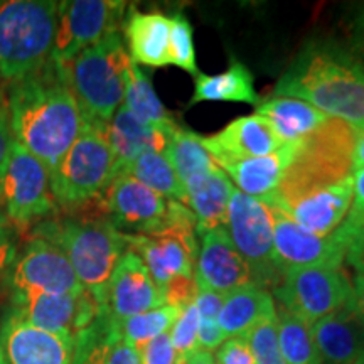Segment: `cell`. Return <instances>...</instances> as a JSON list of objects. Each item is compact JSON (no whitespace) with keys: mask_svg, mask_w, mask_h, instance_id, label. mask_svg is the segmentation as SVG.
<instances>
[{"mask_svg":"<svg viewBox=\"0 0 364 364\" xmlns=\"http://www.w3.org/2000/svg\"><path fill=\"white\" fill-rule=\"evenodd\" d=\"M6 107L14 140L39 159L49 174L86 129L61 66L53 59L41 70L7 83Z\"/></svg>","mask_w":364,"mask_h":364,"instance_id":"obj_1","label":"cell"},{"mask_svg":"<svg viewBox=\"0 0 364 364\" xmlns=\"http://www.w3.org/2000/svg\"><path fill=\"white\" fill-rule=\"evenodd\" d=\"M273 95L302 100L329 118L364 125V70L346 46L334 41L304 46Z\"/></svg>","mask_w":364,"mask_h":364,"instance_id":"obj_2","label":"cell"},{"mask_svg":"<svg viewBox=\"0 0 364 364\" xmlns=\"http://www.w3.org/2000/svg\"><path fill=\"white\" fill-rule=\"evenodd\" d=\"M33 236L49 241L66 255L81 287L105 311L108 282L118 262L129 252V243L127 235L103 213L100 198L70 209L66 215L38 223Z\"/></svg>","mask_w":364,"mask_h":364,"instance_id":"obj_3","label":"cell"},{"mask_svg":"<svg viewBox=\"0 0 364 364\" xmlns=\"http://www.w3.org/2000/svg\"><path fill=\"white\" fill-rule=\"evenodd\" d=\"M358 127L327 118L316 132L300 140L279 189L263 203L285 209L289 204L353 177V154Z\"/></svg>","mask_w":364,"mask_h":364,"instance_id":"obj_4","label":"cell"},{"mask_svg":"<svg viewBox=\"0 0 364 364\" xmlns=\"http://www.w3.org/2000/svg\"><path fill=\"white\" fill-rule=\"evenodd\" d=\"M130 63L120 33L107 36L65 65L58 63L86 125H107L124 105Z\"/></svg>","mask_w":364,"mask_h":364,"instance_id":"obj_5","label":"cell"},{"mask_svg":"<svg viewBox=\"0 0 364 364\" xmlns=\"http://www.w3.org/2000/svg\"><path fill=\"white\" fill-rule=\"evenodd\" d=\"M59 2H0V80L12 83L51 61Z\"/></svg>","mask_w":364,"mask_h":364,"instance_id":"obj_6","label":"cell"},{"mask_svg":"<svg viewBox=\"0 0 364 364\" xmlns=\"http://www.w3.org/2000/svg\"><path fill=\"white\" fill-rule=\"evenodd\" d=\"M115 177L117 161L105 125H86L53 171V196L59 209L70 211L97 201Z\"/></svg>","mask_w":364,"mask_h":364,"instance_id":"obj_7","label":"cell"},{"mask_svg":"<svg viewBox=\"0 0 364 364\" xmlns=\"http://www.w3.org/2000/svg\"><path fill=\"white\" fill-rule=\"evenodd\" d=\"M129 252L147 267L159 289L177 277H194L198 262V225L186 204L169 201L166 223L147 235H127Z\"/></svg>","mask_w":364,"mask_h":364,"instance_id":"obj_8","label":"cell"},{"mask_svg":"<svg viewBox=\"0 0 364 364\" xmlns=\"http://www.w3.org/2000/svg\"><path fill=\"white\" fill-rule=\"evenodd\" d=\"M226 230L248 265L253 284L273 292L285 273L275 258L273 221L267 204L235 189L228 208Z\"/></svg>","mask_w":364,"mask_h":364,"instance_id":"obj_9","label":"cell"},{"mask_svg":"<svg viewBox=\"0 0 364 364\" xmlns=\"http://www.w3.org/2000/svg\"><path fill=\"white\" fill-rule=\"evenodd\" d=\"M0 206L16 228L38 225L59 211L48 167L14 136L6 171L0 179Z\"/></svg>","mask_w":364,"mask_h":364,"instance_id":"obj_10","label":"cell"},{"mask_svg":"<svg viewBox=\"0 0 364 364\" xmlns=\"http://www.w3.org/2000/svg\"><path fill=\"white\" fill-rule=\"evenodd\" d=\"M353 282L343 268L306 267L287 270L282 284L273 290L280 307L294 314L307 326L348 306Z\"/></svg>","mask_w":364,"mask_h":364,"instance_id":"obj_11","label":"cell"},{"mask_svg":"<svg viewBox=\"0 0 364 364\" xmlns=\"http://www.w3.org/2000/svg\"><path fill=\"white\" fill-rule=\"evenodd\" d=\"M125 2L118 0H65L59 2L53 61L65 65L81 51L113 33L125 21Z\"/></svg>","mask_w":364,"mask_h":364,"instance_id":"obj_12","label":"cell"},{"mask_svg":"<svg viewBox=\"0 0 364 364\" xmlns=\"http://www.w3.org/2000/svg\"><path fill=\"white\" fill-rule=\"evenodd\" d=\"M12 316L53 334L75 339L105 312L90 292L11 294Z\"/></svg>","mask_w":364,"mask_h":364,"instance_id":"obj_13","label":"cell"},{"mask_svg":"<svg viewBox=\"0 0 364 364\" xmlns=\"http://www.w3.org/2000/svg\"><path fill=\"white\" fill-rule=\"evenodd\" d=\"M6 285L11 294H80L85 290L66 255L38 236L17 253Z\"/></svg>","mask_w":364,"mask_h":364,"instance_id":"obj_14","label":"cell"},{"mask_svg":"<svg viewBox=\"0 0 364 364\" xmlns=\"http://www.w3.org/2000/svg\"><path fill=\"white\" fill-rule=\"evenodd\" d=\"M273 221V248L282 272L306 267L343 268L348 243L338 231L317 236L297 225L284 209L265 203Z\"/></svg>","mask_w":364,"mask_h":364,"instance_id":"obj_15","label":"cell"},{"mask_svg":"<svg viewBox=\"0 0 364 364\" xmlns=\"http://www.w3.org/2000/svg\"><path fill=\"white\" fill-rule=\"evenodd\" d=\"M100 206L122 233L147 235L166 223L169 199L129 174H120L100 196Z\"/></svg>","mask_w":364,"mask_h":364,"instance_id":"obj_16","label":"cell"},{"mask_svg":"<svg viewBox=\"0 0 364 364\" xmlns=\"http://www.w3.org/2000/svg\"><path fill=\"white\" fill-rule=\"evenodd\" d=\"M199 236L201 247L194 270L198 290L226 295L240 287L253 284L250 268L231 241L226 226L213 228Z\"/></svg>","mask_w":364,"mask_h":364,"instance_id":"obj_17","label":"cell"},{"mask_svg":"<svg viewBox=\"0 0 364 364\" xmlns=\"http://www.w3.org/2000/svg\"><path fill=\"white\" fill-rule=\"evenodd\" d=\"M166 306L161 289L134 252H127L113 270L107 287L105 312L120 322L152 309Z\"/></svg>","mask_w":364,"mask_h":364,"instance_id":"obj_18","label":"cell"},{"mask_svg":"<svg viewBox=\"0 0 364 364\" xmlns=\"http://www.w3.org/2000/svg\"><path fill=\"white\" fill-rule=\"evenodd\" d=\"M75 339L38 329L9 314L0 329L6 364H71Z\"/></svg>","mask_w":364,"mask_h":364,"instance_id":"obj_19","label":"cell"},{"mask_svg":"<svg viewBox=\"0 0 364 364\" xmlns=\"http://www.w3.org/2000/svg\"><path fill=\"white\" fill-rule=\"evenodd\" d=\"M203 145L223 169L245 159L277 152L284 144L272 129L270 122L253 113L236 118L215 135L203 136Z\"/></svg>","mask_w":364,"mask_h":364,"instance_id":"obj_20","label":"cell"},{"mask_svg":"<svg viewBox=\"0 0 364 364\" xmlns=\"http://www.w3.org/2000/svg\"><path fill=\"white\" fill-rule=\"evenodd\" d=\"M322 364H364V321L349 300L311 327Z\"/></svg>","mask_w":364,"mask_h":364,"instance_id":"obj_21","label":"cell"},{"mask_svg":"<svg viewBox=\"0 0 364 364\" xmlns=\"http://www.w3.org/2000/svg\"><path fill=\"white\" fill-rule=\"evenodd\" d=\"M177 129L166 130L145 124L122 105L112 120L105 125V135L117 161V176H120L144 154L166 152Z\"/></svg>","mask_w":364,"mask_h":364,"instance_id":"obj_22","label":"cell"},{"mask_svg":"<svg viewBox=\"0 0 364 364\" xmlns=\"http://www.w3.org/2000/svg\"><path fill=\"white\" fill-rule=\"evenodd\" d=\"M353 203V177L314 191L289 204L284 211L292 220L317 236H329L348 216Z\"/></svg>","mask_w":364,"mask_h":364,"instance_id":"obj_23","label":"cell"},{"mask_svg":"<svg viewBox=\"0 0 364 364\" xmlns=\"http://www.w3.org/2000/svg\"><path fill=\"white\" fill-rule=\"evenodd\" d=\"M124 33L130 49L129 56L135 65L149 68L171 65V17L166 14L159 11L139 12L130 9L124 21Z\"/></svg>","mask_w":364,"mask_h":364,"instance_id":"obj_24","label":"cell"},{"mask_svg":"<svg viewBox=\"0 0 364 364\" xmlns=\"http://www.w3.org/2000/svg\"><path fill=\"white\" fill-rule=\"evenodd\" d=\"M186 206L191 209L198 225V235L213 228L226 226L228 208L233 194V184L220 169L196 176L184 186Z\"/></svg>","mask_w":364,"mask_h":364,"instance_id":"obj_25","label":"cell"},{"mask_svg":"<svg viewBox=\"0 0 364 364\" xmlns=\"http://www.w3.org/2000/svg\"><path fill=\"white\" fill-rule=\"evenodd\" d=\"M295 149H297V144H284L277 152L230 164V166L223 167V171L230 179L235 181L240 193L265 201L279 189L282 177L292 161Z\"/></svg>","mask_w":364,"mask_h":364,"instance_id":"obj_26","label":"cell"},{"mask_svg":"<svg viewBox=\"0 0 364 364\" xmlns=\"http://www.w3.org/2000/svg\"><path fill=\"white\" fill-rule=\"evenodd\" d=\"M275 316L273 295L262 287L248 284L225 295L218 322L226 339L245 338L255 326Z\"/></svg>","mask_w":364,"mask_h":364,"instance_id":"obj_27","label":"cell"},{"mask_svg":"<svg viewBox=\"0 0 364 364\" xmlns=\"http://www.w3.org/2000/svg\"><path fill=\"white\" fill-rule=\"evenodd\" d=\"M257 115L267 118L282 144H299L327 120V115L302 100L273 97L258 105Z\"/></svg>","mask_w":364,"mask_h":364,"instance_id":"obj_28","label":"cell"},{"mask_svg":"<svg viewBox=\"0 0 364 364\" xmlns=\"http://www.w3.org/2000/svg\"><path fill=\"white\" fill-rule=\"evenodd\" d=\"M203 102H235L260 105V97L255 91L252 71L243 63L231 59L230 66L220 75L194 76V95L189 107Z\"/></svg>","mask_w":364,"mask_h":364,"instance_id":"obj_29","label":"cell"},{"mask_svg":"<svg viewBox=\"0 0 364 364\" xmlns=\"http://www.w3.org/2000/svg\"><path fill=\"white\" fill-rule=\"evenodd\" d=\"M124 107L132 115L149 125L166 130H174L179 127L171 112L162 105L161 98L157 97L154 85L134 61L130 63L129 73H127Z\"/></svg>","mask_w":364,"mask_h":364,"instance_id":"obj_30","label":"cell"},{"mask_svg":"<svg viewBox=\"0 0 364 364\" xmlns=\"http://www.w3.org/2000/svg\"><path fill=\"white\" fill-rule=\"evenodd\" d=\"M122 174L140 181L169 201L186 204V191L166 152H147L130 164Z\"/></svg>","mask_w":364,"mask_h":364,"instance_id":"obj_31","label":"cell"},{"mask_svg":"<svg viewBox=\"0 0 364 364\" xmlns=\"http://www.w3.org/2000/svg\"><path fill=\"white\" fill-rule=\"evenodd\" d=\"M166 156L169 157L182 186L188 184L196 176L218 169L215 159L203 145V136L181 127L172 135Z\"/></svg>","mask_w":364,"mask_h":364,"instance_id":"obj_32","label":"cell"},{"mask_svg":"<svg viewBox=\"0 0 364 364\" xmlns=\"http://www.w3.org/2000/svg\"><path fill=\"white\" fill-rule=\"evenodd\" d=\"M277 324L280 351L285 364H322L311 326L280 306L277 307Z\"/></svg>","mask_w":364,"mask_h":364,"instance_id":"obj_33","label":"cell"},{"mask_svg":"<svg viewBox=\"0 0 364 364\" xmlns=\"http://www.w3.org/2000/svg\"><path fill=\"white\" fill-rule=\"evenodd\" d=\"M177 316H179V311L176 307L162 306L152 309L149 312L139 314V316L125 318V321H113V324L117 326L122 338L140 353L145 346L157 339L159 336L169 332L171 327L174 326Z\"/></svg>","mask_w":364,"mask_h":364,"instance_id":"obj_34","label":"cell"},{"mask_svg":"<svg viewBox=\"0 0 364 364\" xmlns=\"http://www.w3.org/2000/svg\"><path fill=\"white\" fill-rule=\"evenodd\" d=\"M223 299L225 295L211 292V290H199L198 292L194 304L199 314V351L213 353L226 341V336L223 334L220 322H218Z\"/></svg>","mask_w":364,"mask_h":364,"instance_id":"obj_35","label":"cell"},{"mask_svg":"<svg viewBox=\"0 0 364 364\" xmlns=\"http://www.w3.org/2000/svg\"><path fill=\"white\" fill-rule=\"evenodd\" d=\"M169 58L171 65L188 71L193 76L199 75L198 63H196L193 27H191L189 19L182 12H177L171 17Z\"/></svg>","mask_w":364,"mask_h":364,"instance_id":"obj_36","label":"cell"},{"mask_svg":"<svg viewBox=\"0 0 364 364\" xmlns=\"http://www.w3.org/2000/svg\"><path fill=\"white\" fill-rule=\"evenodd\" d=\"M108 329H110V317L103 312L93 324L75 338L71 364H103Z\"/></svg>","mask_w":364,"mask_h":364,"instance_id":"obj_37","label":"cell"},{"mask_svg":"<svg viewBox=\"0 0 364 364\" xmlns=\"http://www.w3.org/2000/svg\"><path fill=\"white\" fill-rule=\"evenodd\" d=\"M257 364H285L279 344V324L277 316L255 326L245 336Z\"/></svg>","mask_w":364,"mask_h":364,"instance_id":"obj_38","label":"cell"},{"mask_svg":"<svg viewBox=\"0 0 364 364\" xmlns=\"http://www.w3.org/2000/svg\"><path fill=\"white\" fill-rule=\"evenodd\" d=\"M169 336L172 346L177 354L184 359V363L199 351V314L196 304L179 312L174 326L171 327Z\"/></svg>","mask_w":364,"mask_h":364,"instance_id":"obj_39","label":"cell"},{"mask_svg":"<svg viewBox=\"0 0 364 364\" xmlns=\"http://www.w3.org/2000/svg\"><path fill=\"white\" fill-rule=\"evenodd\" d=\"M338 233L348 243L354 235L364 231V167L353 174V203L348 216L341 223Z\"/></svg>","mask_w":364,"mask_h":364,"instance_id":"obj_40","label":"cell"},{"mask_svg":"<svg viewBox=\"0 0 364 364\" xmlns=\"http://www.w3.org/2000/svg\"><path fill=\"white\" fill-rule=\"evenodd\" d=\"M103 364H140V353L122 338L112 318L107 341H105Z\"/></svg>","mask_w":364,"mask_h":364,"instance_id":"obj_41","label":"cell"},{"mask_svg":"<svg viewBox=\"0 0 364 364\" xmlns=\"http://www.w3.org/2000/svg\"><path fill=\"white\" fill-rule=\"evenodd\" d=\"M19 247H17V228L11 220L0 211V287L6 284V279L14 265Z\"/></svg>","mask_w":364,"mask_h":364,"instance_id":"obj_42","label":"cell"},{"mask_svg":"<svg viewBox=\"0 0 364 364\" xmlns=\"http://www.w3.org/2000/svg\"><path fill=\"white\" fill-rule=\"evenodd\" d=\"M140 364H186L171 343L169 332L159 336L140 351Z\"/></svg>","mask_w":364,"mask_h":364,"instance_id":"obj_43","label":"cell"},{"mask_svg":"<svg viewBox=\"0 0 364 364\" xmlns=\"http://www.w3.org/2000/svg\"><path fill=\"white\" fill-rule=\"evenodd\" d=\"M215 364H257L248 341L245 338H228L216 349Z\"/></svg>","mask_w":364,"mask_h":364,"instance_id":"obj_44","label":"cell"},{"mask_svg":"<svg viewBox=\"0 0 364 364\" xmlns=\"http://www.w3.org/2000/svg\"><path fill=\"white\" fill-rule=\"evenodd\" d=\"M348 51L364 70V4L358 6L348 24Z\"/></svg>","mask_w":364,"mask_h":364,"instance_id":"obj_45","label":"cell"},{"mask_svg":"<svg viewBox=\"0 0 364 364\" xmlns=\"http://www.w3.org/2000/svg\"><path fill=\"white\" fill-rule=\"evenodd\" d=\"M344 262L356 272V277H363L364 279V231L354 235L348 241Z\"/></svg>","mask_w":364,"mask_h":364,"instance_id":"obj_46","label":"cell"},{"mask_svg":"<svg viewBox=\"0 0 364 364\" xmlns=\"http://www.w3.org/2000/svg\"><path fill=\"white\" fill-rule=\"evenodd\" d=\"M12 132L9 125V113L6 103L0 105V179H2L4 171H6L9 152H11Z\"/></svg>","mask_w":364,"mask_h":364,"instance_id":"obj_47","label":"cell"},{"mask_svg":"<svg viewBox=\"0 0 364 364\" xmlns=\"http://www.w3.org/2000/svg\"><path fill=\"white\" fill-rule=\"evenodd\" d=\"M351 306L359 317L364 321V279L363 277H354L353 280V295Z\"/></svg>","mask_w":364,"mask_h":364,"instance_id":"obj_48","label":"cell"},{"mask_svg":"<svg viewBox=\"0 0 364 364\" xmlns=\"http://www.w3.org/2000/svg\"><path fill=\"white\" fill-rule=\"evenodd\" d=\"M363 167H364V125L358 127L356 144H354V154H353L354 172L363 169Z\"/></svg>","mask_w":364,"mask_h":364,"instance_id":"obj_49","label":"cell"},{"mask_svg":"<svg viewBox=\"0 0 364 364\" xmlns=\"http://www.w3.org/2000/svg\"><path fill=\"white\" fill-rule=\"evenodd\" d=\"M186 364H215V358H213V353L198 351L193 358L186 361Z\"/></svg>","mask_w":364,"mask_h":364,"instance_id":"obj_50","label":"cell"},{"mask_svg":"<svg viewBox=\"0 0 364 364\" xmlns=\"http://www.w3.org/2000/svg\"><path fill=\"white\" fill-rule=\"evenodd\" d=\"M6 103V88L2 86V80H0V105Z\"/></svg>","mask_w":364,"mask_h":364,"instance_id":"obj_51","label":"cell"},{"mask_svg":"<svg viewBox=\"0 0 364 364\" xmlns=\"http://www.w3.org/2000/svg\"><path fill=\"white\" fill-rule=\"evenodd\" d=\"M0 364H6V363H4V358H2V353H0Z\"/></svg>","mask_w":364,"mask_h":364,"instance_id":"obj_52","label":"cell"}]
</instances>
